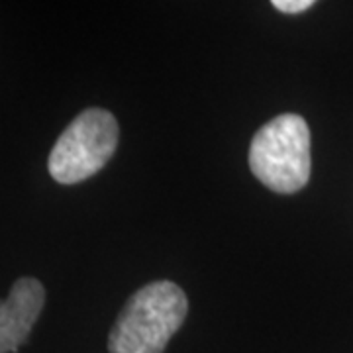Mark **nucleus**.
Wrapping results in <instances>:
<instances>
[{
  "instance_id": "f03ea898",
  "label": "nucleus",
  "mask_w": 353,
  "mask_h": 353,
  "mask_svg": "<svg viewBox=\"0 0 353 353\" xmlns=\"http://www.w3.org/2000/svg\"><path fill=\"white\" fill-rule=\"evenodd\" d=\"M250 169L267 189L292 194L310 179V130L303 116L281 114L261 126L250 145Z\"/></svg>"
},
{
  "instance_id": "20e7f679",
  "label": "nucleus",
  "mask_w": 353,
  "mask_h": 353,
  "mask_svg": "<svg viewBox=\"0 0 353 353\" xmlns=\"http://www.w3.org/2000/svg\"><path fill=\"white\" fill-rule=\"evenodd\" d=\"M46 304V289L34 277L18 279L0 301V353H14L28 341Z\"/></svg>"
},
{
  "instance_id": "f257e3e1",
  "label": "nucleus",
  "mask_w": 353,
  "mask_h": 353,
  "mask_svg": "<svg viewBox=\"0 0 353 353\" xmlns=\"http://www.w3.org/2000/svg\"><path fill=\"white\" fill-rule=\"evenodd\" d=\"M189 301L173 281H153L136 290L114 322L110 353H163L185 322Z\"/></svg>"
},
{
  "instance_id": "7ed1b4c3",
  "label": "nucleus",
  "mask_w": 353,
  "mask_h": 353,
  "mask_svg": "<svg viewBox=\"0 0 353 353\" xmlns=\"http://www.w3.org/2000/svg\"><path fill=\"white\" fill-rule=\"evenodd\" d=\"M118 122L104 108H87L73 118L55 141L48 169L59 185H75L97 175L112 159L118 145Z\"/></svg>"
},
{
  "instance_id": "39448f33",
  "label": "nucleus",
  "mask_w": 353,
  "mask_h": 353,
  "mask_svg": "<svg viewBox=\"0 0 353 353\" xmlns=\"http://www.w3.org/2000/svg\"><path fill=\"white\" fill-rule=\"evenodd\" d=\"M273 8H277L283 14H301L314 6V0H273Z\"/></svg>"
}]
</instances>
